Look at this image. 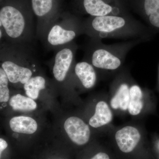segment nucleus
Segmentation results:
<instances>
[{
	"mask_svg": "<svg viewBox=\"0 0 159 159\" xmlns=\"http://www.w3.org/2000/svg\"><path fill=\"white\" fill-rule=\"evenodd\" d=\"M84 34L90 38L102 40L118 39L147 41L151 35L150 28L131 14L90 16L83 20Z\"/></svg>",
	"mask_w": 159,
	"mask_h": 159,
	"instance_id": "nucleus-1",
	"label": "nucleus"
},
{
	"mask_svg": "<svg viewBox=\"0 0 159 159\" xmlns=\"http://www.w3.org/2000/svg\"><path fill=\"white\" fill-rule=\"evenodd\" d=\"M34 16L30 0L0 2V27L5 34L3 41L32 46L34 38Z\"/></svg>",
	"mask_w": 159,
	"mask_h": 159,
	"instance_id": "nucleus-2",
	"label": "nucleus"
},
{
	"mask_svg": "<svg viewBox=\"0 0 159 159\" xmlns=\"http://www.w3.org/2000/svg\"><path fill=\"white\" fill-rule=\"evenodd\" d=\"M39 59L32 46L3 41L0 46L1 67L9 81L16 86L24 84L40 71Z\"/></svg>",
	"mask_w": 159,
	"mask_h": 159,
	"instance_id": "nucleus-3",
	"label": "nucleus"
},
{
	"mask_svg": "<svg viewBox=\"0 0 159 159\" xmlns=\"http://www.w3.org/2000/svg\"><path fill=\"white\" fill-rule=\"evenodd\" d=\"M145 42L144 39H134L106 44L102 40L90 38L84 48L83 59L96 70H117L123 65L129 51Z\"/></svg>",
	"mask_w": 159,
	"mask_h": 159,
	"instance_id": "nucleus-4",
	"label": "nucleus"
},
{
	"mask_svg": "<svg viewBox=\"0 0 159 159\" xmlns=\"http://www.w3.org/2000/svg\"><path fill=\"white\" fill-rule=\"evenodd\" d=\"M82 34L83 20L73 12L63 11L49 25L41 41L48 50L55 51Z\"/></svg>",
	"mask_w": 159,
	"mask_h": 159,
	"instance_id": "nucleus-5",
	"label": "nucleus"
},
{
	"mask_svg": "<svg viewBox=\"0 0 159 159\" xmlns=\"http://www.w3.org/2000/svg\"><path fill=\"white\" fill-rule=\"evenodd\" d=\"M73 13L90 16L130 15L128 0H72Z\"/></svg>",
	"mask_w": 159,
	"mask_h": 159,
	"instance_id": "nucleus-6",
	"label": "nucleus"
},
{
	"mask_svg": "<svg viewBox=\"0 0 159 159\" xmlns=\"http://www.w3.org/2000/svg\"><path fill=\"white\" fill-rule=\"evenodd\" d=\"M30 3L37 19L36 37L41 40L49 25L64 11L63 0H30Z\"/></svg>",
	"mask_w": 159,
	"mask_h": 159,
	"instance_id": "nucleus-7",
	"label": "nucleus"
},
{
	"mask_svg": "<svg viewBox=\"0 0 159 159\" xmlns=\"http://www.w3.org/2000/svg\"><path fill=\"white\" fill-rule=\"evenodd\" d=\"M78 46L75 41L55 50L49 62L54 80L59 84L66 82L75 64Z\"/></svg>",
	"mask_w": 159,
	"mask_h": 159,
	"instance_id": "nucleus-8",
	"label": "nucleus"
},
{
	"mask_svg": "<svg viewBox=\"0 0 159 159\" xmlns=\"http://www.w3.org/2000/svg\"><path fill=\"white\" fill-rule=\"evenodd\" d=\"M129 7L152 28L159 29V0H128Z\"/></svg>",
	"mask_w": 159,
	"mask_h": 159,
	"instance_id": "nucleus-9",
	"label": "nucleus"
},
{
	"mask_svg": "<svg viewBox=\"0 0 159 159\" xmlns=\"http://www.w3.org/2000/svg\"><path fill=\"white\" fill-rule=\"evenodd\" d=\"M64 128L71 141L76 145H85L89 140L91 136L89 127L78 117L71 116L66 119Z\"/></svg>",
	"mask_w": 159,
	"mask_h": 159,
	"instance_id": "nucleus-10",
	"label": "nucleus"
},
{
	"mask_svg": "<svg viewBox=\"0 0 159 159\" xmlns=\"http://www.w3.org/2000/svg\"><path fill=\"white\" fill-rule=\"evenodd\" d=\"M116 141L119 149L124 153H129L136 147L141 139V134L135 127L127 126L116 133Z\"/></svg>",
	"mask_w": 159,
	"mask_h": 159,
	"instance_id": "nucleus-11",
	"label": "nucleus"
},
{
	"mask_svg": "<svg viewBox=\"0 0 159 159\" xmlns=\"http://www.w3.org/2000/svg\"><path fill=\"white\" fill-rule=\"evenodd\" d=\"M74 75L83 87L91 89L96 85L97 75L96 69L91 63L85 60L75 62L73 67Z\"/></svg>",
	"mask_w": 159,
	"mask_h": 159,
	"instance_id": "nucleus-12",
	"label": "nucleus"
},
{
	"mask_svg": "<svg viewBox=\"0 0 159 159\" xmlns=\"http://www.w3.org/2000/svg\"><path fill=\"white\" fill-rule=\"evenodd\" d=\"M120 77L121 79H119L120 82L118 80L116 93L111 100V105L115 109L119 108L122 110L125 111L128 109L129 104L130 86H129L126 80L122 79V75Z\"/></svg>",
	"mask_w": 159,
	"mask_h": 159,
	"instance_id": "nucleus-13",
	"label": "nucleus"
},
{
	"mask_svg": "<svg viewBox=\"0 0 159 159\" xmlns=\"http://www.w3.org/2000/svg\"><path fill=\"white\" fill-rule=\"evenodd\" d=\"M11 130L17 133L31 134L37 130L38 124L31 117L19 116L11 118L9 121Z\"/></svg>",
	"mask_w": 159,
	"mask_h": 159,
	"instance_id": "nucleus-14",
	"label": "nucleus"
},
{
	"mask_svg": "<svg viewBox=\"0 0 159 159\" xmlns=\"http://www.w3.org/2000/svg\"><path fill=\"white\" fill-rule=\"evenodd\" d=\"M112 118V113L108 104L101 101L97 103L95 114L90 119L89 124L94 128H98L109 123Z\"/></svg>",
	"mask_w": 159,
	"mask_h": 159,
	"instance_id": "nucleus-15",
	"label": "nucleus"
},
{
	"mask_svg": "<svg viewBox=\"0 0 159 159\" xmlns=\"http://www.w3.org/2000/svg\"><path fill=\"white\" fill-rule=\"evenodd\" d=\"M47 84L45 77L41 74H38L31 77L23 88L27 97L34 100L38 98L41 91L45 89Z\"/></svg>",
	"mask_w": 159,
	"mask_h": 159,
	"instance_id": "nucleus-16",
	"label": "nucleus"
},
{
	"mask_svg": "<svg viewBox=\"0 0 159 159\" xmlns=\"http://www.w3.org/2000/svg\"><path fill=\"white\" fill-rule=\"evenodd\" d=\"M129 93L130 98L128 109L129 112L133 116H137L141 113L143 108V92L139 85L133 84L130 86Z\"/></svg>",
	"mask_w": 159,
	"mask_h": 159,
	"instance_id": "nucleus-17",
	"label": "nucleus"
},
{
	"mask_svg": "<svg viewBox=\"0 0 159 159\" xmlns=\"http://www.w3.org/2000/svg\"><path fill=\"white\" fill-rule=\"evenodd\" d=\"M9 104L12 109L20 111H34L37 106L34 99L20 94L11 97L9 100Z\"/></svg>",
	"mask_w": 159,
	"mask_h": 159,
	"instance_id": "nucleus-18",
	"label": "nucleus"
},
{
	"mask_svg": "<svg viewBox=\"0 0 159 159\" xmlns=\"http://www.w3.org/2000/svg\"><path fill=\"white\" fill-rule=\"evenodd\" d=\"M9 81L6 73L0 68V102H8L9 99Z\"/></svg>",
	"mask_w": 159,
	"mask_h": 159,
	"instance_id": "nucleus-19",
	"label": "nucleus"
},
{
	"mask_svg": "<svg viewBox=\"0 0 159 159\" xmlns=\"http://www.w3.org/2000/svg\"><path fill=\"white\" fill-rule=\"evenodd\" d=\"M90 159H110L109 156L105 152H100L96 154Z\"/></svg>",
	"mask_w": 159,
	"mask_h": 159,
	"instance_id": "nucleus-20",
	"label": "nucleus"
},
{
	"mask_svg": "<svg viewBox=\"0 0 159 159\" xmlns=\"http://www.w3.org/2000/svg\"><path fill=\"white\" fill-rule=\"evenodd\" d=\"M7 142L4 139H0V156L2 157V154L3 151L8 147Z\"/></svg>",
	"mask_w": 159,
	"mask_h": 159,
	"instance_id": "nucleus-21",
	"label": "nucleus"
},
{
	"mask_svg": "<svg viewBox=\"0 0 159 159\" xmlns=\"http://www.w3.org/2000/svg\"><path fill=\"white\" fill-rule=\"evenodd\" d=\"M157 146H158V148L159 149V141L158 142V143H157Z\"/></svg>",
	"mask_w": 159,
	"mask_h": 159,
	"instance_id": "nucleus-22",
	"label": "nucleus"
},
{
	"mask_svg": "<svg viewBox=\"0 0 159 159\" xmlns=\"http://www.w3.org/2000/svg\"><path fill=\"white\" fill-rule=\"evenodd\" d=\"M3 0H0V2H2V1H3Z\"/></svg>",
	"mask_w": 159,
	"mask_h": 159,
	"instance_id": "nucleus-23",
	"label": "nucleus"
},
{
	"mask_svg": "<svg viewBox=\"0 0 159 159\" xmlns=\"http://www.w3.org/2000/svg\"></svg>",
	"mask_w": 159,
	"mask_h": 159,
	"instance_id": "nucleus-24",
	"label": "nucleus"
},
{
	"mask_svg": "<svg viewBox=\"0 0 159 159\" xmlns=\"http://www.w3.org/2000/svg\"></svg>",
	"mask_w": 159,
	"mask_h": 159,
	"instance_id": "nucleus-25",
	"label": "nucleus"
}]
</instances>
